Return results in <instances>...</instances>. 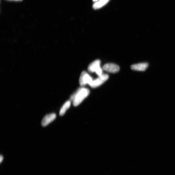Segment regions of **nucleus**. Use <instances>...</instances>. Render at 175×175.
<instances>
[{"label": "nucleus", "mask_w": 175, "mask_h": 175, "mask_svg": "<svg viewBox=\"0 0 175 175\" xmlns=\"http://www.w3.org/2000/svg\"><path fill=\"white\" fill-rule=\"evenodd\" d=\"M89 93L90 91L88 89L82 88L72 94L70 97V100L73 101L74 106H77L82 103L84 99L89 96Z\"/></svg>", "instance_id": "nucleus-1"}, {"label": "nucleus", "mask_w": 175, "mask_h": 175, "mask_svg": "<svg viewBox=\"0 0 175 175\" xmlns=\"http://www.w3.org/2000/svg\"><path fill=\"white\" fill-rule=\"evenodd\" d=\"M100 64L101 61L99 60L94 61L89 65L88 70L90 72H95L100 76L103 74V70L100 67Z\"/></svg>", "instance_id": "nucleus-2"}, {"label": "nucleus", "mask_w": 175, "mask_h": 175, "mask_svg": "<svg viewBox=\"0 0 175 175\" xmlns=\"http://www.w3.org/2000/svg\"><path fill=\"white\" fill-rule=\"evenodd\" d=\"M93 80L92 78L88 73L85 71H83L80 76L79 79V83L82 86L86 84L90 85Z\"/></svg>", "instance_id": "nucleus-3"}, {"label": "nucleus", "mask_w": 175, "mask_h": 175, "mask_svg": "<svg viewBox=\"0 0 175 175\" xmlns=\"http://www.w3.org/2000/svg\"><path fill=\"white\" fill-rule=\"evenodd\" d=\"M109 76L107 74H103L99 76L96 79L93 80L90 85L92 88H96L103 84L109 79Z\"/></svg>", "instance_id": "nucleus-4"}, {"label": "nucleus", "mask_w": 175, "mask_h": 175, "mask_svg": "<svg viewBox=\"0 0 175 175\" xmlns=\"http://www.w3.org/2000/svg\"><path fill=\"white\" fill-rule=\"evenodd\" d=\"M102 69L107 72L115 73L118 72L120 70L119 65L113 63H107L105 64Z\"/></svg>", "instance_id": "nucleus-5"}, {"label": "nucleus", "mask_w": 175, "mask_h": 175, "mask_svg": "<svg viewBox=\"0 0 175 175\" xmlns=\"http://www.w3.org/2000/svg\"><path fill=\"white\" fill-rule=\"evenodd\" d=\"M56 118V114L55 113L47 114L43 119L41 125L43 127H46L54 120Z\"/></svg>", "instance_id": "nucleus-6"}, {"label": "nucleus", "mask_w": 175, "mask_h": 175, "mask_svg": "<svg viewBox=\"0 0 175 175\" xmlns=\"http://www.w3.org/2000/svg\"><path fill=\"white\" fill-rule=\"evenodd\" d=\"M149 66V64L146 62L135 64L131 65V68L133 70L143 71L146 70Z\"/></svg>", "instance_id": "nucleus-7"}, {"label": "nucleus", "mask_w": 175, "mask_h": 175, "mask_svg": "<svg viewBox=\"0 0 175 175\" xmlns=\"http://www.w3.org/2000/svg\"><path fill=\"white\" fill-rule=\"evenodd\" d=\"M109 0H99L93 5V8L98 9L101 8L107 3Z\"/></svg>", "instance_id": "nucleus-8"}, {"label": "nucleus", "mask_w": 175, "mask_h": 175, "mask_svg": "<svg viewBox=\"0 0 175 175\" xmlns=\"http://www.w3.org/2000/svg\"><path fill=\"white\" fill-rule=\"evenodd\" d=\"M70 105L71 101H68L65 102L61 109L60 115L61 116L64 115L68 109L70 107Z\"/></svg>", "instance_id": "nucleus-9"}, {"label": "nucleus", "mask_w": 175, "mask_h": 175, "mask_svg": "<svg viewBox=\"0 0 175 175\" xmlns=\"http://www.w3.org/2000/svg\"><path fill=\"white\" fill-rule=\"evenodd\" d=\"M3 157L2 155H1V157H0V162H1V163L3 161Z\"/></svg>", "instance_id": "nucleus-10"}, {"label": "nucleus", "mask_w": 175, "mask_h": 175, "mask_svg": "<svg viewBox=\"0 0 175 175\" xmlns=\"http://www.w3.org/2000/svg\"><path fill=\"white\" fill-rule=\"evenodd\" d=\"M10 1H20L22 0H10Z\"/></svg>", "instance_id": "nucleus-11"}, {"label": "nucleus", "mask_w": 175, "mask_h": 175, "mask_svg": "<svg viewBox=\"0 0 175 175\" xmlns=\"http://www.w3.org/2000/svg\"><path fill=\"white\" fill-rule=\"evenodd\" d=\"M99 1V0H93V1L94 2H97Z\"/></svg>", "instance_id": "nucleus-12"}]
</instances>
